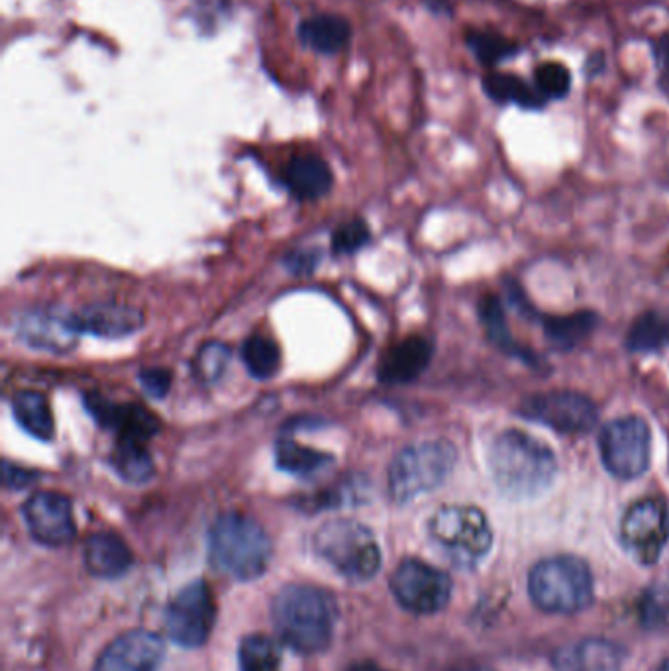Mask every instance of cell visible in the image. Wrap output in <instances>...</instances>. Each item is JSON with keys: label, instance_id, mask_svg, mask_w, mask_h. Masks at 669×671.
<instances>
[{"label": "cell", "instance_id": "obj_1", "mask_svg": "<svg viewBox=\"0 0 669 671\" xmlns=\"http://www.w3.org/2000/svg\"><path fill=\"white\" fill-rule=\"evenodd\" d=\"M487 460L492 481L514 501L544 493L558 474V460L550 448L516 428L497 435Z\"/></svg>", "mask_w": 669, "mask_h": 671}, {"label": "cell", "instance_id": "obj_2", "mask_svg": "<svg viewBox=\"0 0 669 671\" xmlns=\"http://www.w3.org/2000/svg\"><path fill=\"white\" fill-rule=\"evenodd\" d=\"M271 617L279 638L293 650L318 654L334 636L338 605L330 593L293 583L279 589L271 602Z\"/></svg>", "mask_w": 669, "mask_h": 671}, {"label": "cell", "instance_id": "obj_3", "mask_svg": "<svg viewBox=\"0 0 669 671\" xmlns=\"http://www.w3.org/2000/svg\"><path fill=\"white\" fill-rule=\"evenodd\" d=\"M273 544L261 524L246 514L218 516L208 534V556L218 572L236 582H252L266 573Z\"/></svg>", "mask_w": 669, "mask_h": 671}, {"label": "cell", "instance_id": "obj_4", "mask_svg": "<svg viewBox=\"0 0 669 671\" xmlns=\"http://www.w3.org/2000/svg\"><path fill=\"white\" fill-rule=\"evenodd\" d=\"M528 591L534 605L546 612L573 614L593 601L589 565L575 556H554L532 568Z\"/></svg>", "mask_w": 669, "mask_h": 671}, {"label": "cell", "instance_id": "obj_5", "mask_svg": "<svg viewBox=\"0 0 669 671\" xmlns=\"http://www.w3.org/2000/svg\"><path fill=\"white\" fill-rule=\"evenodd\" d=\"M315 550L348 582H369L381 568V550L374 533L352 518H336L315 534Z\"/></svg>", "mask_w": 669, "mask_h": 671}, {"label": "cell", "instance_id": "obj_6", "mask_svg": "<svg viewBox=\"0 0 669 671\" xmlns=\"http://www.w3.org/2000/svg\"><path fill=\"white\" fill-rule=\"evenodd\" d=\"M458 462V450L448 440L409 446L389 467V493L394 503H411L448 479Z\"/></svg>", "mask_w": 669, "mask_h": 671}, {"label": "cell", "instance_id": "obj_7", "mask_svg": "<svg viewBox=\"0 0 669 671\" xmlns=\"http://www.w3.org/2000/svg\"><path fill=\"white\" fill-rule=\"evenodd\" d=\"M430 534L458 562H477L491 550V526L477 507H442L430 521Z\"/></svg>", "mask_w": 669, "mask_h": 671}, {"label": "cell", "instance_id": "obj_8", "mask_svg": "<svg viewBox=\"0 0 669 671\" xmlns=\"http://www.w3.org/2000/svg\"><path fill=\"white\" fill-rule=\"evenodd\" d=\"M600 457L610 474L619 479H634L648 469L652 454L649 426L640 416L610 420L600 430Z\"/></svg>", "mask_w": 669, "mask_h": 671}, {"label": "cell", "instance_id": "obj_9", "mask_svg": "<svg viewBox=\"0 0 669 671\" xmlns=\"http://www.w3.org/2000/svg\"><path fill=\"white\" fill-rule=\"evenodd\" d=\"M217 622L215 595L205 582L183 587L169 602L166 631L171 640L183 648H198L207 644Z\"/></svg>", "mask_w": 669, "mask_h": 671}, {"label": "cell", "instance_id": "obj_10", "mask_svg": "<svg viewBox=\"0 0 669 671\" xmlns=\"http://www.w3.org/2000/svg\"><path fill=\"white\" fill-rule=\"evenodd\" d=\"M391 591L406 611L434 614L450 602L452 580L421 560H404L391 577Z\"/></svg>", "mask_w": 669, "mask_h": 671}, {"label": "cell", "instance_id": "obj_11", "mask_svg": "<svg viewBox=\"0 0 669 671\" xmlns=\"http://www.w3.org/2000/svg\"><path fill=\"white\" fill-rule=\"evenodd\" d=\"M521 415L563 435H583L597 425V406L575 391H548L522 403Z\"/></svg>", "mask_w": 669, "mask_h": 671}, {"label": "cell", "instance_id": "obj_12", "mask_svg": "<svg viewBox=\"0 0 669 671\" xmlns=\"http://www.w3.org/2000/svg\"><path fill=\"white\" fill-rule=\"evenodd\" d=\"M620 538L640 563L658 562L669 538V518L666 504L659 499H642L632 504L620 523Z\"/></svg>", "mask_w": 669, "mask_h": 671}, {"label": "cell", "instance_id": "obj_13", "mask_svg": "<svg viewBox=\"0 0 669 671\" xmlns=\"http://www.w3.org/2000/svg\"><path fill=\"white\" fill-rule=\"evenodd\" d=\"M81 332L77 315L60 308H34L16 322V335L26 346L51 354H68L77 346Z\"/></svg>", "mask_w": 669, "mask_h": 671}, {"label": "cell", "instance_id": "obj_14", "mask_svg": "<svg viewBox=\"0 0 669 671\" xmlns=\"http://www.w3.org/2000/svg\"><path fill=\"white\" fill-rule=\"evenodd\" d=\"M32 538L44 546H65L70 544L77 528L73 518V507L65 495L41 491L32 495L22 509Z\"/></svg>", "mask_w": 669, "mask_h": 671}, {"label": "cell", "instance_id": "obj_15", "mask_svg": "<svg viewBox=\"0 0 669 671\" xmlns=\"http://www.w3.org/2000/svg\"><path fill=\"white\" fill-rule=\"evenodd\" d=\"M166 644L156 632L132 631L107 646L93 671H158Z\"/></svg>", "mask_w": 669, "mask_h": 671}, {"label": "cell", "instance_id": "obj_16", "mask_svg": "<svg viewBox=\"0 0 669 671\" xmlns=\"http://www.w3.org/2000/svg\"><path fill=\"white\" fill-rule=\"evenodd\" d=\"M85 405L99 425L119 432V440H134L146 444L149 438L159 432V420L146 406L134 403L114 405L105 396L95 393L85 396Z\"/></svg>", "mask_w": 669, "mask_h": 671}, {"label": "cell", "instance_id": "obj_17", "mask_svg": "<svg viewBox=\"0 0 669 671\" xmlns=\"http://www.w3.org/2000/svg\"><path fill=\"white\" fill-rule=\"evenodd\" d=\"M433 342L423 335L404 338L387 352L379 367V379L387 386L413 383L423 376L424 369L433 359Z\"/></svg>", "mask_w": 669, "mask_h": 671}, {"label": "cell", "instance_id": "obj_18", "mask_svg": "<svg viewBox=\"0 0 669 671\" xmlns=\"http://www.w3.org/2000/svg\"><path fill=\"white\" fill-rule=\"evenodd\" d=\"M558 671H620L624 650L609 640H581L563 646L554 654Z\"/></svg>", "mask_w": 669, "mask_h": 671}, {"label": "cell", "instance_id": "obj_19", "mask_svg": "<svg viewBox=\"0 0 669 671\" xmlns=\"http://www.w3.org/2000/svg\"><path fill=\"white\" fill-rule=\"evenodd\" d=\"M81 330L100 338L134 334L144 326V313L136 306L120 303H97L77 315Z\"/></svg>", "mask_w": 669, "mask_h": 671}, {"label": "cell", "instance_id": "obj_20", "mask_svg": "<svg viewBox=\"0 0 669 671\" xmlns=\"http://www.w3.org/2000/svg\"><path fill=\"white\" fill-rule=\"evenodd\" d=\"M132 563L134 553L119 534H95L85 542V565L95 577L117 580L129 572Z\"/></svg>", "mask_w": 669, "mask_h": 671}, {"label": "cell", "instance_id": "obj_21", "mask_svg": "<svg viewBox=\"0 0 669 671\" xmlns=\"http://www.w3.org/2000/svg\"><path fill=\"white\" fill-rule=\"evenodd\" d=\"M285 185L299 200H315L332 188V171L318 156H299L285 168Z\"/></svg>", "mask_w": 669, "mask_h": 671}, {"label": "cell", "instance_id": "obj_22", "mask_svg": "<svg viewBox=\"0 0 669 671\" xmlns=\"http://www.w3.org/2000/svg\"><path fill=\"white\" fill-rule=\"evenodd\" d=\"M12 413L16 423L41 442H48L56 432V423L51 415L48 399L38 391H19L12 396Z\"/></svg>", "mask_w": 669, "mask_h": 671}, {"label": "cell", "instance_id": "obj_23", "mask_svg": "<svg viewBox=\"0 0 669 671\" xmlns=\"http://www.w3.org/2000/svg\"><path fill=\"white\" fill-rule=\"evenodd\" d=\"M350 24L340 16H315L303 22L299 28V38L306 48L332 56L344 50L350 41Z\"/></svg>", "mask_w": 669, "mask_h": 671}, {"label": "cell", "instance_id": "obj_24", "mask_svg": "<svg viewBox=\"0 0 669 671\" xmlns=\"http://www.w3.org/2000/svg\"><path fill=\"white\" fill-rule=\"evenodd\" d=\"M112 467L117 474L129 484H148L156 475V464L149 455L148 448L142 442L134 440H119V444L112 452Z\"/></svg>", "mask_w": 669, "mask_h": 671}, {"label": "cell", "instance_id": "obj_25", "mask_svg": "<svg viewBox=\"0 0 669 671\" xmlns=\"http://www.w3.org/2000/svg\"><path fill=\"white\" fill-rule=\"evenodd\" d=\"M483 89L497 102H512L522 109H542L546 105V97L532 85H526L516 75L492 73L483 80Z\"/></svg>", "mask_w": 669, "mask_h": 671}, {"label": "cell", "instance_id": "obj_26", "mask_svg": "<svg viewBox=\"0 0 669 671\" xmlns=\"http://www.w3.org/2000/svg\"><path fill=\"white\" fill-rule=\"evenodd\" d=\"M277 465L293 475H313L332 462V455L315 448L299 444L295 440H279L276 448Z\"/></svg>", "mask_w": 669, "mask_h": 671}, {"label": "cell", "instance_id": "obj_27", "mask_svg": "<svg viewBox=\"0 0 669 671\" xmlns=\"http://www.w3.org/2000/svg\"><path fill=\"white\" fill-rule=\"evenodd\" d=\"M242 359L250 376L269 379L276 376L281 366V350L269 335H250L242 346Z\"/></svg>", "mask_w": 669, "mask_h": 671}, {"label": "cell", "instance_id": "obj_28", "mask_svg": "<svg viewBox=\"0 0 669 671\" xmlns=\"http://www.w3.org/2000/svg\"><path fill=\"white\" fill-rule=\"evenodd\" d=\"M240 671H281L279 646L266 634H250L238 651Z\"/></svg>", "mask_w": 669, "mask_h": 671}, {"label": "cell", "instance_id": "obj_29", "mask_svg": "<svg viewBox=\"0 0 669 671\" xmlns=\"http://www.w3.org/2000/svg\"><path fill=\"white\" fill-rule=\"evenodd\" d=\"M669 338V320L664 316L649 313L638 318L629 334L630 350H656L666 344Z\"/></svg>", "mask_w": 669, "mask_h": 671}, {"label": "cell", "instance_id": "obj_30", "mask_svg": "<svg viewBox=\"0 0 669 671\" xmlns=\"http://www.w3.org/2000/svg\"><path fill=\"white\" fill-rule=\"evenodd\" d=\"M230 347L224 346L222 342H207L205 346L198 350L197 357L193 362V369H195V376L203 381V383H217L220 377L227 374L228 364H230Z\"/></svg>", "mask_w": 669, "mask_h": 671}, {"label": "cell", "instance_id": "obj_31", "mask_svg": "<svg viewBox=\"0 0 669 671\" xmlns=\"http://www.w3.org/2000/svg\"><path fill=\"white\" fill-rule=\"evenodd\" d=\"M534 80L536 89L540 90L546 99H561L568 95L571 87L570 71L556 61L538 65L534 71Z\"/></svg>", "mask_w": 669, "mask_h": 671}, {"label": "cell", "instance_id": "obj_32", "mask_svg": "<svg viewBox=\"0 0 669 671\" xmlns=\"http://www.w3.org/2000/svg\"><path fill=\"white\" fill-rule=\"evenodd\" d=\"M467 46L483 63H499L514 53L511 41L502 40L501 36L495 34H470Z\"/></svg>", "mask_w": 669, "mask_h": 671}, {"label": "cell", "instance_id": "obj_33", "mask_svg": "<svg viewBox=\"0 0 669 671\" xmlns=\"http://www.w3.org/2000/svg\"><path fill=\"white\" fill-rule=\"evenodd\" d=\"M369 242V228L362 220H350L336 228L332 234V249L338 256H350Z\"/></svg>", "mask_w": 669, "mask_h": 671}, {"label": "cell", "instance_id": "obj_34", "mask_svg": "<svg viewBox=\"0 0 669 671\" xmlns=\"http://www.w3.org/2000/svg\"><path fill=\"white\" fill-rule=\"evenodd\" d=\"M593 318L589 315H583L581 318H560L554 325L548 326V334L554 338L558 344L563 346H573L577 344L583 335L587 334L593 326Z\"/></svg>", "mask_w": 669, "mask_h": 671}, {"label": "cell", "instance_id": "obj_35", "mask_svg": "<svg viewBox=\"0 0 669 671\" xmlns=\"http://www.w3.org/2000/svg\"><path fill=\"white\" fill-rule=\"evenodd\" d=\"M139 383L148 391L149 395L166 396L171 389V374L168 369H159V367H151V369H144L139 374Z\"/></svg>", "mask_w": 669, "mask_h": 671}, {"label": "cell", "instance_id": "obj_36", "mask_svg": "<svg viewBox=\"0 0 669 671\" xmlns=\"http://www.w3.org/2000/svg\"><path fill=\"white\" fill-rule=\"evenodd\" d=\"M34 481H36V474L34 472L24 469L21 465L4 462V485L9 489H24V487H28Z\"/></svg>", "mask_w": 669, "mask_h": 671}, {"label": "cell", "instance_id": "obj_37", "mask_svg": "<svg viewBox=\"0 0 669 671\" xmlns=\"http://www.w3.org/2000/svg\"><path fill=\"white\" fill-rule=\"evenodd\" d=\"M287 266L291 267L295 273L313 271L316 266V254L315 252H295L287 259Z\"/></svg>", "mask_w": 669, "mask_h": 671}, {"label": "cell", "instance_id": "obj_38", "mask_svg": "<svg viewBox=\"0 0 669 671\" xmlns=\"http://www.w3.org/2000/svg\"><path fill=\"white\" fill-rule=\"evenodd\" d=\"M350 671H385V670H381V668H377V666H374V663H357V666H354V668H352V670Z\"/></svg>", "mask_w": 669, "mask_h": 671}, {"label": "cell", "instance_id": "obj_39", "mask_svg": "<svg viewBox=\"0 0 669 671\" xmlns=\"http://www.w3.org/2000/svg\"><path fill=\"white\" fill-rule=\"evenodd\" d=\"M659 671H669V660L664 661V663H661V668H659Z\"/></svg>", "mask_w": 669, "mask_h": 671}]
</instances>
